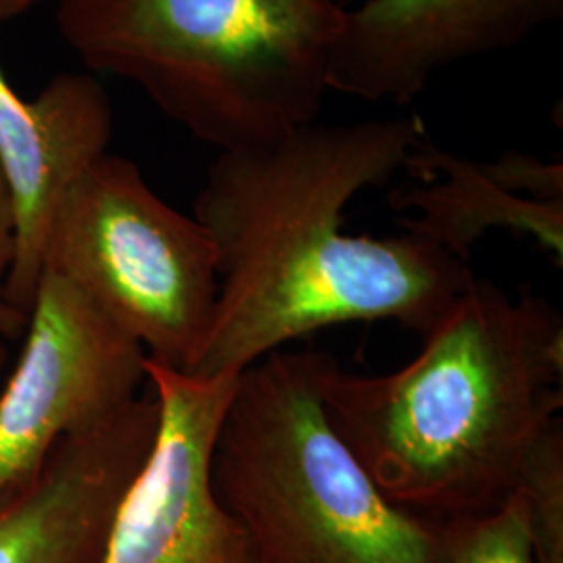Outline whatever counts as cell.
Returning <instances> with one entry per match:
<instances>
[{
	"label": "cell",
	"mask_w": 563,
	"mask_h": 563,
	"mask_svg": "<svg viewBox=\"0 0 563 563\" xmlns=\"http://www.w3.org/2000/svg\"><path fill=\"white\" fill-rule=\"evenodd\" d=\"M563 18V0H362L344 11L330 92L405 107L437 74L504 53Z\"/></svg>",
	"instance_id": "8"
},
{
	"label": "cell",
	"mask_w": 563,
	"mask_h": 563,
	"mask_svg": "<svg viewBox=\"0 0 563 563\" xmlns=\"http://www.w3.org/2000/svg\"><path fill=\"white\" fill-rule=\"evenodd\" d=\"M446 563H534L522 495L516 490L490 514L453 523Z\"/></svg>",
	"instance_id": "13"
},
{
	"label": "cell",
	"mask_w": 563,
	"mask_h": 563,
	"mask_svg": "<svg viewBox=\"0 0 563 563\" xmlns=\"http://www.w3.org/2000/svg\"><path fill=\"white\" fill-rule=\"evenodd\" d=\"M111 132V102L92 76L60 74L25 101L0 65V172L15 211V260L4 301L23 318L32 309L55 209L107 153Z\"/></svg>",
	"instance_id": "10"
},
{
	"label": "cell",
	"mask_w": 563,
	"mask_h": 563,
	"mask_svg": "<svg viewBox=\"0 0 563 563\" xmlns=\"http://www.w3.org/2000/svg\"><path fill=\"white\" fill-rule=\"evenodd\" d=\"M63 41L134 84L220 153L316 123L344 7L336 0H55Z\"/></svg>",
	"instance_id": "3"
},
{
	"label": "cell",
	"mask_w": 563,
	"mask_h": 563,
	"mask_svg": "<svg viewBox=\"0 0 563 563\" xmlns=\"http://www.w3.org/2000/svg\"><path fill=\"white\" fill-rule=\"evenodd\" d=\"M42 0H0V23L15 20L27 13L32 7L41 4Z\"/></svg>",
	"instance_id": "16"
},
{
	"label": "cell",
	"mask_w": 563,
	"mask_h": 563,
	"mask_svg": "<svg viewBox=\"0 0 563 563\" xmlns=\"http://www.w3.org/2000/svg\"><path fill=\"white\" fill-rule=\"evenodd\" d=\"M484 165L509 192L539 201H563L562 162H547L530 153L505 151L495 162H484Z\"/></svg>",
	"instance_id": "14"
},
{
	"label": "cell",
	"mask_w": 563,
	"mask_h": 563,
	"mask_svg": "<svg viewBox=\"0 0 563 563\" xmlns=\"http://www.w3.org/2000/svg\"><path fill=\"white\" fill-rule=\"evenodd\" d=\"M236 378H195L146 357V383L162 405L159 434L113 518L101 563H262L209 478Z\"/></svg>",
	"instance_id": "7"
},
{
	"label": "cell",
	"mask_w": 563,
	"mask_h": 563,
	"mask_svg": "<svg viewBox=\"0 0 563 563\" xmlns=\"http://www.w3.org/2000/svg\"><path fill=\"white\" fill-rule=\"evenodd\" d=\"M428 141L418 115L311 123L282 141L220 153L195 201L218 255V301L186 376H239L322 328L395 320L423 334L474 280L470 263L402 230L344 232L363 190Z\"/></svg>",
	"instance_id": "1"
},
{
	"label": "cell",
	"mask_w": 563,
	"mask_h": 563,
	"mask_svg": "<svg viewBox=\"0 0 563 563\" xmlns=\"http://www.w3.org/2000/svg\"><path fill=\"white\" fill-rule=\"evenodd\" d=\"M422 184L397 190L390 205L411 211L405 232L432 242L455 260L470 263L476 242L493 230L530 236L563 265V201H539L509 192L484 162L465 159L423 141L405 163Z\"/></svg>",
	"instance_id": "11"
},
{
	"label": "cell",
	"mask_w": 563,
	"mask_h": 563,
	"mask_svg": "<svg viewBox=\"0 0 563 563\" xmlns=\"http://www.w3.org/2000/svg\"><path fill=\"white\" fill-rule=\"evenodd\" d=\"M325 353L276 351L236 378L209 478L262 563H446L453 523L393 504L334 432Z\"/></svg>",
	"instance_id": "4"
},
{
	"label": "cell",
	"mask_w": 563,
	"mask_h": 563,
	"mask_svg": "<svg viewBox=\"0 0 563 563\" xmlns=\"http://www.w3.org/2000/svg\"><path fill=\"white\" fill-rule=\"evenodd\" d=\"M15 260V211L7 180L0 172V334L15 336L27 325L23 318L9 302L4 301V288ZM4 362V349L0 346V367Z\"/></svg>",
	"instance_id": "15"
},
{
	"label": "cell",
	"mask_w": 563,
	"mask_h": 563,
	"mask_svg": "<svg viewBox=\"0 0 563 563\" xmlns=\"http://www.w3.org/2000/svg\"><path fill=\"white\" fill-rule=\"evenodd\" d=\"M42 267L141 342L151 362L188 374L218 301V255L201 223L146 184L136 163L104 153L63 195Z\"/></svg>",
	"instance_id": "5"
},
{
	"label": "cell",
	"mask_w": 563,
	"mask_h": 563,
	"mask_svg": "<svg viewBox=\"0 0 563 563\" xmlns=\"http://www.w3.org/2000/svg\"><path fill=\"white\" fill-rule=\"evenodd\" d=\"M25 328L0 390V507L41 474L57 443L113 418L146 383L141 342L48 267Z\"/></svg>",
	"instance_id": "6"
},
{
	"label": "cell",
	"mask_w": 563,
	"mask_h": 563,
	"mask_svg": "<svg viewBox=\"0 0 563 563\" xmlns=\"http://www.w3.org/2000/svg\"><path fill=\"white\" fill-rule=\"evenodd\" d=\"M159 423L162 405L148 388L107 422L57 443L41 474L0 507V563H101Z\"/></svg>",
	"instance_id": "9"
},
{
	"label": "cell",
	"mask_w": 563,
	"mask_h": 563,
	"mask_svg": "<svg viewBox=\"0 0 563 563\" xmlns=\"http://www.w3.org/2000/svg\"><path fill=\"white\" fill-rule=\"evenodd\" d=\"M518 493L528 511L534 563H563V428L555 423L532 449Z\"/></svg>",
	"instance_id": "12"
},
{
	"label": "cell",
	"mask_w": 563,
	"mask_h": 563,
	"mask_svg": "<svg viewBox=\"0 0 563 563\" xmlns=\"http://www.w3.org/2000/svg\"><path fill=\"white\" fill-rule=\"evenodd\" d=\"M341 7L344 9H349V7H353V4H357V2H362V0H336Z\"/></svg>",
	"instance_id": "17"
},
{
	"label": "cell",
	"mask_w": 563,
	"mask_h": 563,
	"mask_svg": "<svg viewBox=\"0 0 563 563\" xmlns=\"http://www.w3.org/2000/svg\"><path fill=\"white\" fill-rule=\"evenodd\" d=\"M420 353L384 376L325 355L334 432L395 505L437 523L490 514L562 422L563 322L555 307L474 280L422 334Z\"/></svg>",
	"instance_id": "2"
}]
</instances>
